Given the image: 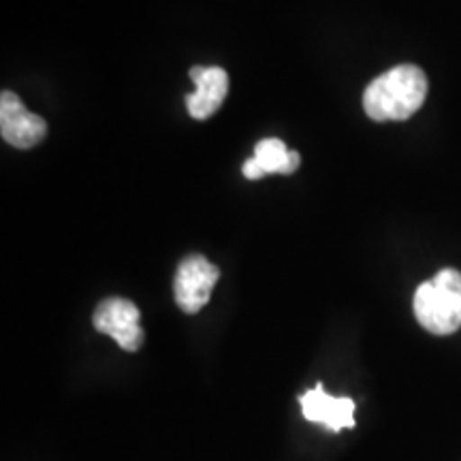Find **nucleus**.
Instances as JSON below:
<instances>
[{
	"label": "nucleus",
	"instance_id": "1",
	"mask_svg": "<svg viewBox=\"0 0 461 461\" xmlns=\"http://www.w3.org/2000/svg\"><path fill=\"white\" fill-rule=\"evenodd\" d=\"M428 96V77L423 68L414 65H400L366 88L363 109L376 122H400L408 120L423 107Z\"/></svg>",
	"mask_w": 461,
	"mask_h": 461
},
{
	"label": "nucleus",
	"instance_id": "2",
	"mask_svg": "<svg viewBox=\"0 0 461 461\" xmlns=\"http://www.w3.org/2000/svg\"><path fill=\"white\" fill-rule=\"evenodd\" d=\"M414 316L434 336H451L461 327V272L442 269L419 285L414 293Z\"/></svg>",
	"mask_w": 461,
	"mask_h": 461
},
{
	"label": "nucleus",
	"instance_id": "3",
	"mask_svg": "<svg viewBox=\"0 0 461 461\" xmlns=\"http://www.w3.org/2000/svg\"><path fill=\"white\" fill-rule=\"evenodd\" d=\"M221 278V269L201 255L184 258L173 280V295L182 312L197 314L210 302L212 291Z\"/></svg>",
	"mask_w": 461,
	"mask_h": 461
},
{
	"label": "nucleus",
	"instance_id": "4",
	"mask_svg": "<svg viewBox=\"0 0 461 461\" xmlns=\"http://www.w3.org/2000/svg\"><path fill=\"white\" fill-rule=\"evenodd\" d=\"M140 319V308L129 302V299L109 297L96 305L92 322H95L96 331L113 338L120 348L135 353V350L141 348L143 339H146Z\"/></svg>",
	"mask_w": 461,
	"mask_h": 461
},
{
	"label": "nucleus",
	"instance_id": "5",
	"mask_svg": "<svg viewBox=\"0 0 461 461\" xmlns=\"http://www.w3.org/2000/svg\"><path fill=\"white\" fill-rule=\"evenodd\" d=\"M0 135L9 146L31 149L48 135V122L41 115L28 112L15 92L0 95Z\"/></svg>",
	"mask_w": 461,
	"mask_h": 461
},
{
	"label": "nucleus",
	"instance_id": "6",
	"mask_svg": "<svg viewBox=\"0 0 461 461\" xmlns=\"http://www.w3.org/2000/svg\"><path fill=\"white\" fill-rule=\"evenodd\" d=\"M299 403H302L303 417L310 423H319L333 434H338L339 429L355 428V402L350 397L330 395L321 383L299 395Z\"/></svg>",
	"mask_w": 461,
	"mask_h": 461
},
{
	"label": "nucleus",
	"instance_id": "7",
	"mask_svg": "<svg viewBox=\"0 0 461 461\" xmlns=\"http://www.w3.org/2000/svg\"><path fill=\"white\" fill-rule=\"evenodd\" d=\"M190 79H193L197 90L186 96L188 113L194 120L212 118L227 99L229 92V75L221 67H193L190 68Z\"/></svg>",
	"mask_w": 461,
	"mask_h": 461
},
{
	"label": "nucleus",
	"instance_id": "8",
	"mask_svg": "<svg viewBox=\"0 0 461 461\" xmlns=\"http://www.w3.org/2000/svg\"><path fill=\"white\" fill-rule=\"evenodd\" d=\"M302 157L295 149H288L285 141L280 140H263L257 143L255 157L248 158L241 173L248 180H261L265 176H272V173H282V176H291L299 169Z\"/></svg>",
	"mask_w": 461,
	"mask_h": 461
}]
</instances>
